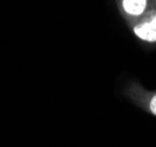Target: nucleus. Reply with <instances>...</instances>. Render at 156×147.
Segmentation results:
<instances>
[{
	"label": "nucleus",
	"mask_w": 156,
	"mask_h": 147,
	"mask_svg": "<svg viewBox=\"0 0 156 147\" xmlns=\"http://www.w3.org/2000/svg\"><path fill=\"white\" fill-rule=\"evenodd\" d=\"M120 7L121 12L130 24L142 18L154 8L150 6L149 0H120Z\"/></svg>",
	"instance_id": "nucleus-2"
},
{
	"label": "nucleus",
	"mask_w": 156,
	"mask_h": 147,
	"mask_svg": "<svg viewBox=\"0 0 156 147\" xmlns=\"http://www.w3.org/2000/svg\"><path fill=\"white\" fill-rule=\"evenodd\" d=\"M133 99L139 102L148 113L156 116V92H146L142 88L137 87L136 90H132Z\"/></svg>",
	"instance_id": "nucleus-3"
},
{
	"label": "nucleus",
	"mask_w": 156,
	"mask_h": 147,
	"mask_svg": "<svg viewBox=\"0 0 156 147\" xmlns=\"http://www.w3.org/2000/svg\"><path fill=\"white\" fill-rule=\"evenodd\" d=\"M130 28L136 38L144 42L156 44V8L130 24Z\"/></svg>",
	"instance_id": "nucleus-1"
}]
</instances>
